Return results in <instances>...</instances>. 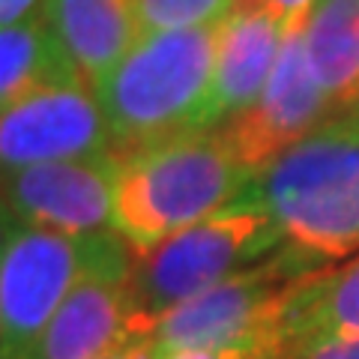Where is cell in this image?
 Returning a JSON list of instances; mask_svg holds the SVG:
<instances>
[{
    "mask_svg": "<svg viewBox=\"0 0 359 359\" xmlns=\"http://www.w3.org/2000/svg\"><path fill=\"white\" fill-rule=\"evenodd\" d=\"M219 25L141 33L93 84L117 156L207 132Z\"/></svg>",
    "mask_w": 359,
    "mask_h": 359,
    "instance_id": "1",
    "label": "cell"
},
{
    "mask_svg": "<svg viewBox=\"0 0 359 359\" xmlns=\"http://www.w3.org/2000/svg\"><path fill=\"white\" fill-rule=\"evenodd\" d=\"M285 245L320 266L359 252V117H335L252 174Z\"/></svg>",
    "mask_w": 359,
    "mask_h": 359,
    "instance_id": "2",
    "label": "cell"
},
{
    "mask_svg": "<svg viewBox=\"0 0 359 359\" xmlns=\"http://www.w3.org/2000/svg\"><path fill=\"white\" fill-rule=\"evenodd\" d=\"M252 171L216 129L192 132L120 156L114 186V228L135 255L233 204Z\"/></svg>",
    "mask_w": 359,
    "mask_h": 359,
    "instance_id": "3",
    "label": "cell"
},
{
    "mask_svg": "<svg viewBox=\"0 0 359 359\" xmlns=\"http://www.w3.org/2000/svg\"><path fill=\"white\" fill-rule=\"evenodd\" d=\"M132 266L135 249L114 228L66 233L18 224L0 255V359H25L81 282H129Z\"/></svg>",
    "mask_w": 359,
    "mask_h": 359,
    "instance_id": "4",
    "label": "cell"
},
{
    "mask_svg": "<svg viewBox=\"0 0 359 359\" xmlns=\"http://www.w3.org/2000/svg\"><path fill=\"white\" fill-rule=\"evenodd\" d=\"M285 245L276 219L240 195L233 204L135 255L129 290L132 332H153L165 311Z\"/></svg>",
    "mask_w": 359,
    "mask_h": 359,
    "instance_id": "5",
    "label": "cell"
},
{
    "mask_svg": "<svg viewBox=\"0 0 359 359\" xmlns=\"http://www.w3.org/2000/svg\"><path fill=\"white\" fill-rule=\"evenodd\" d=\"M320 266L302 252L282 245L264 261L240 269L219 285L165 311L153 335L162 353L212 347H273L282 359V323L290 297Z\"/></svg>",
    "mask_w": 359,
    "mask_h": 359,
    "instance_id": "6",
    "label": "cell"
},
{
    "mask_svg": "<svg viewBox=\"0 0 359 359\" xmlns=\"http://www.w3.org/2000/svg\"><path fill=\"white\" fill-rule=\"evenodd\" d=\"M105 153H114L108 120L81 75L42 84L0 111V174Z\"/></svg>",
    "mask_w": 359,
    "mask_h": 359,
    "instance_id": "7",
    "label": "cell"
},
{
    "mask_svg": "<svg viewBox=\"0 0 359 359\" xmlns=\"http://www.w3.org/2000/svg\"><path fill=\"white\" fill-rule=\"evenodd\" d=\"M335 120L323 87L311 72L306 51V21L285 30V42L273 66V75L257 102L240 117L216 126L233 156L255 174L282 150L294 147L306 135Z\"/></svg>",
    "mask_w": 359,
    "mask_h": 359,
    "instance_id": "8",
    "label": "cell"
},
{
    "mask_svg": "<svg viewBox=\"0 0 359 359\" xmlns=\"http://www.w3.org/2000/svg\"><path fill=\"white\" fill-rule=\"evenodd\" d=\"M120 156H90L0 174V198L21 224L93 233L114 224Z\"/></svg>",
    "mask_w": 359,
    "mask_h": 359,
    "instance_id": "9",
    "label": "cell"
},
{
    "mask_svg": "<svg viewBox=\"0 0 359 359\" xmlns=\"http://www.w3.org/2000/svg\"><path fill=\"white\" fill-rule=\"evenodd\" d=\"M285 25L266 9L237 6L219 25L216 75L207 102V129L249 111L273 75L285 42Z\"/></svg>",
    "mask_w": 359,
    "mask_h": 359,
    "instance_id": "10",
    "label": "cell"
},
{
    "mask_svg": "<svg viewBox=\"0 0 359 359\" xmlns=\"http://www.w3.org/2000/svg\"><path fill=\"white\" fill-rule=\"evenodd\" d=\"M129 335L126 282L87 278L66 297L25 359H96Z\"/></svg>",
    "mask_w": 359,
    "mask_h": 359,
    "instance_id": "11",
    "label": "cell"
},
{
    "mask_svg": "<svg viewBox=\"0 0 359 359\" xmlns=\"http://www.w3.org/2000/svg\"><path fill=\"white\" fill-rule=\"evenodd\" d=\"M42 18L90 84L114 69L141 36L135 0H45Z\"/></svg>",
    "mask_w": 359,
    "mask_h": 359,
    "instance_id": "12",
    "label": "cell"
},
{
    "mask_svg": "<svg viewBox=\"0 0 359 359\" xmlns=\"http://www.w3.org/2000/svg\"><path fill=\"white\" fill-rule=\"evenodd\" d=\"M306 51L335 117H359V0H318L306 18Z\"/></svg>",
    "mask_w": 359,
    "mask_h": 359,
    "instance_id": "13",
    "label": "cell"
},
{
    "mask_svg": "<svg viewBox=\"0 0 359 359\" xmlns=\"http://www.w3.org/2000/svg\"><path fill=\"white\" fill-rule=\"evenodd\" d=\"M359 335V252L344 266L318 269L290 297L282 323V356L314 339Z\"/></svg>",
    "mask_w": 359,
    "mask_h": 359,
    "instance_id": "14",
    "label": "cell"
},
{
    "mask_svg": "<svg viewBox=\"0 0 359 359\" xmlns=\"http://www.w3.org/2000/svg\"><path fill=\"white\" fill-rule=\"evenodd\" d=\"M69 75L78 72L66 60L42 15L0 27V111L33 93L36 87Z\"/></svg>",
    "mask_w": 359,
    "mask_h": 359,
    "instance_id": "15",
    "label": "cell"
},
{
    "mask_svg": "<svg viewBox=\"0 0 359 359\" xmlns=\"http://www.w3.org/2000/svg\"><path fill=\"white\" fill-rule=\"evenodd\" d=\"M237 0H135L138 30H186V27H210L224 21Z\"/></svg>",
    "mask_w": 359,
    "mask_h": 359,
    "instance_id": "16",
    "label": "cell"
},
{
    "mask_svg": "<svg viewBox=\"0 0 359 359\" xmlns=\"http://www.w3.org/2000/svg\"><path fill=\"white\" fill-rule=\"evenodd\" d=\"M282 359H359V335L347 339H314L297 344Z\"/></svg>",
    "mask_w": 359,
    "mask_h": 359,
    "instance_id": "17",
    "label": "cell"
},
{
    "mask_svg": "<svg viewBox=\"0 0 359 359\" xmlns=\"http://www.w3.org/2000/svg\"><path fill=\"white\" fill-rule=\"evenodd\" d=\"M162 359H278V353L264 344H245V347H212V351H174V353H162Z\"/></svg>",
    "mask_w": 359,
    "mask_h": 359,
    "instance_id": "18",
    "label": "cell"
},
{
    "mask_svg": "<svg viewBox=\"0 0 359 359\" xmlns=\"http://www.w3.org/2000/svg\"><path fill=\"white\" fill-rule=\"evenodd\" d=\"M314 4H318V0H237V6H245V9H266V13L276 15L285 27L297 25V21H306Z\"/></svg>",
    "mask_w": 359,
    "mask_h": 359,
    "instance_id": "19",
    "label": "cell"
},
{
    "mask_svg": "<svg viewBox=\"0 0 359 359\" xmlns=\"http://www.w3.org/2000/svg\"><path fill=\"white\" fill-rule=\"evenodd\" d=\"M96 359H162V351L153 332H132L126 341H120Z\"/></svg>",
    "mask_w": 359,
    "mask_h": 359,
    "instance_id": "20",
    "label": "cell"
},
{
    "mask_svg": "<svg viewBox=\"0 0 359 359\" xmlns=\"http://www.w3.org/2000/svg\"><path fill=\"white\" fill-rule=\"evenodd\" d=\"M45 0H0V27L18 25V21L42 15Z\"/></svg>",
    "mask_w": 359,
    "mask_h": 359,
    "instance_id": "21",
    "label": "cell"
},
{
    "mask_svg": "<svg viewBox=\"0 0 359 359\" xmlns=\"http://www.w3.org/2000/svg\"><path fill=\"white\" fill-rule=\"evenodd\" d=\"M18 219L9 212V207L4 204V198H0V255H4V249H6V243L13 240V233L18 231Z\"/></svg>",
    "mask_w": 359,
    "mask_h": 359,
    "instance_id": "22",
    "label": "cell"
}]
</instances>
